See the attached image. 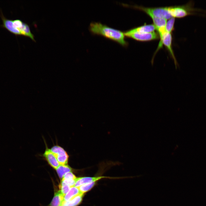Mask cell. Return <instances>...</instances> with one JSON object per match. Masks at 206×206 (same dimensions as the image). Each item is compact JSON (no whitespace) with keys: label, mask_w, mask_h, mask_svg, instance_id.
Listing matches in <instances>:
<instances>
[{"label":"cell","mask_w":206,"mask_h":206,"mask_svg":"<svg viewBox=\"0 0 206 206\" xmlns=\"http://www.w3.org/2000/svg\"><path fill=\"white\" fill-rule=\"evenodd\" d=\"M89 30L92 34L101 35L115 41L124 47L128 45L124 32L109 27L99 22H92L90 25Z\"/></svg>","instance_id":"obj_1"},{"label":"cell","mask_w":206,"mask_h":206,"mask_svg":"<svg viewBox=\"0 0 206 206\" xmlns=\"http://www.w3.org/2000/svg\"><path fill=\"white\" fill-rule=\"evenodd\" d=\"M194 1L191 0L185 5L167 7V8L172 17L174 18H182L192 15L205 16L206 11L194 7Z\"/></svg>","instance_id":"obj_2"},{"label":"cell","mask_w":206,"mask_h":206,"mask_svg":"<svg viewBox=\"0 0 206 206\" xmlns=\"http://www.w3.org/2000/svg\"><path fill=\"white\" fill-rule=\"evenodd\" d=\"M125 6L132 7L144 11L149 16L166 19H169L172 17L168 12L167 7L149 8L146 7L137 5H129L124 4Z\"/></svg>","instance_id":"obj_3"},{"label":"cell","mask_w":206,"mask_h":206,"mask_svg":"<svg viewBox=\"0 0 206 206\" xmlns=\"http://www.w3.org/2000/svg\"><path fill=\"white\" fill-rule=\"evenodd\" d=\"M124 33L126 37L140 41H147L159 39L158 33L154 31L147 33H130L126 31Z\"/></svg>","instance_id":"obj_4"},{"label":"cell","mask_w":206,"mask_h":206,"mask_svg":"<svg viewBox=\"0 0 206 206\" xmlns=\"http://www.w3.org/2000/svg\"><path fill=\"white\" fill-rule=\"evenodd\" d=\"M172 37L171 33L166 31L164 33L162 37L160 38V41L159 43L157 52L158 51L164 44L169 51L170 55L173 60L176 69L177 68L178 64L176 59L172 47Z\"/></svg>","instance_id":"obj_5"},{"label":"cell","mask_w":206,"mask_h":206,"mask_svg":"<svg viewBox=\"0 0 206 206\" xmlns=\"http://www.w3.org/2000/svg\"><path fill=\"white\" fill-rule=\"evenodd\" d=\"M50 150L56 157L60 165L67 164L69 155L63 148L58 145H55L53 146Z\"/></svg>","instance_id":"obj_6"},{"label":"cell","mask_w":206,"mask_h":206,"mask_svg":"<svg viewBox=\"0 0 206 206\" xmlns=\"http://www.w3.org/2000/svg\"><path fill=\"white\" fill-rule=\"evenodd\" d=\"M108 177L104 176L77 177L76 179V181L74 186L78 187L84 184L96 182L102 178H107Z\"/></svg>","instance_id":"obj_7"},{"label":"cell","mask_w":206,"mask_h":206,"mask_svg":"<svg viewBox=\"0 0 206 206\" xmlns=\"http://www.w3.org/2000/svg\"><path fill=\"white\" fill-rule=\"evenodd\" d=\"M43 156L48 164L53 168L56 169L60 165L55 155L50 149L47 147L43 153Z\"/></svg>","instance_id":"obj_8"},{"label":"cell","mask_w":206,"mask_h":206,"mask_svg":"<svg viewBox=\"0 0 206 206\" xmlns=\"http://www.w3.org/2000/svg\"><path fill=\"white\" fill-rule=\"evenodd\" d=\"M155 30H157L154 24H149L144 25L126 31L130 33H142L152 32L154 31Z\"/></svg>","instance_id":"obj_9"},{"label":"cell","mask_w":206,"mask_h":206,"mask_svg":"<svg viewBox=\"0 0 206 206\" xmlns=\"http://www.w3.org/2000/svg\"><path fill=\"white\" fill-rule=\"evenodd\" d=\"M81 193L78 187L73 186L71 187L68 192L64 196L63 202L62 206L66 202L70 200Z\"/></svg>","instance_id":"obj_10"},{"label":"cell","mask_w":206,"mask_h":206,"mask_svg":"<svg viewBox=\"0 0 206 206\" xmlns=\"http://www.w3.org/2000/svg\"><path fill=\"white\" fill-rule=\"evenodd\" d=\"M64 197L60 191L56 193L50 203V206H62Z\"/></svg>","instance_id":"obj_11"},{"label":"cell","mask_w":206,"mask_h":206,"mask_svg":"<svg viewBox=\"0 0 206 206\" xmlns=\"http://www.w3.org/2000/svg\"><path fill=\"white\" fill-rule=\"evenodd\" d=\"M84 193H81L70 200L65 203L63 206H76L82 201Z\"/></svg>","instance_id":"obj_12"},{"label":"cell","mask_w":206,"mask_h":206,"mask_svg":"<svg viewBox=\"0 0 206 206\" xmlns=\"http://www.w3.org/2000/svg\"><path fill=\"white\" fill-rule=\"evenodd\" d=\"M150 16L152 19L154 25L156 27L157 31L165 27L167 20L163 18L155 17L152 16Z\"/></svg>","instance_id":"obj_13"},{"label":"cell","mask_w":206,"mask_h":206,"mask_svg":"<svg viewBox=\"0 0 206 206\" xmlns=\"http://www.w3.org/2000/svg\"><path fill=\"white\" fill-rule=\"evenodd\" d=\"M56 170L59 177L62 179L66 173L71 172L72 169L70 167L66 164L60 165Z\"/></svg>","instance_id":"obj_14"},{"label":"cell","mask_w":206,"mask_h":206,"mask_svg":"<svg viewBox=\"0 0 206 206\" xmlns=\"http://www.w3.org/2000/svg\"><path fill=\"white\" fill-rule=\"evenodd\" d=\"M96 182L86 183L78 187L80 191L82 193H84L91 189L94 186Z\"/></svg>","instance_id":"obj_15"},{"label":"cell","mask_w":206,"mask_h":206,"mask_svg":"<svg viewBox=\"0 0 206 206\" xmlns=\"http://www.w3.org/2000/svg\"><path fill=\"white\" fill-rule=\"evenodd\" d=\"M175 18L172 17L167 22L165 26V30L166 32L171 33L174 29Z\"/></svg>","instance_id":"obj_16"},{"label":"cell","mask_w":206,"mask_h":206,"mask_svg":"<svg viewBox=\"0 0 206 206\" xmlns=\"http://www.w3.org/2000/svg\"><path fill=\"white\" fill-rule=\"evenodd\" d=\"M70 186L61 181L60 185V190L62 194L64 196L69 191L70 188Z\"/></svg>","instance_id":"obj_17"},{"label":"cell","mask_w":206,"mask_h":206,"mask_svg":"<svg viewBox=\"0 0 206 206\" xmlns=\"http://www.w3.org/2000/svg\"><path fill=\"white\" fill-rule=\"evenodd\" d=\"M77 177L71 172L66 173L62 179H76Z\"/></svg>","instance_id":"obj_18"},{"label":"cell","mask_w":206,"mask_h":206,"mask_svg":"<svg viewBox=\"0 0 206 206\" xmlns=\"http://www.w3.org/2000/svg\"><path fill=\"white\" fill-rule=\"evenodd\" d=\"M61 181L70 187L74 186L75 184L76 179H62Z\"/></svg>","instance_id":"obj_19"}]
</instances>
